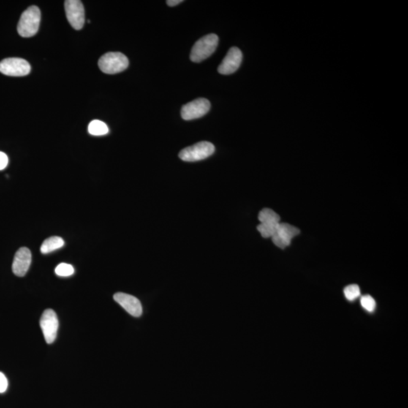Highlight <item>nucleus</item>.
Instances as JSON below:
<instances>
[{
  "label": "nucleus",
  "mask_w": 408,
  "mask_h": 408,
  "mask_svg": "<svg viewBox=\"0 0 408 408\" xmlns=\"http://www.w3.org/2000/svg\"><path fill=\"white\" fill-rule=\"evenodd\" d=\"M280 219L279 215L271 209H263L259 214L260 223H280Z\"/></svg>",
  "instance_id": "nucleus-15"
},
{
  "label": "nucleus",
  "mask_w": 408,
  "mask_h": 408,
  "mask_svg": "<svg viewBox=\"0 0 408 408\" xmlns=\"http://www.w3.org/2000/svg\"><path fill=\"white\" fill-rule=\"evenodd\" d=\"M243 59L242 52L237 47H232L218 67L219 74L229 75L233 74L240 67Z\"/></svg>",
  "instance_id": "nucleus-10"
},
{
  "label": "nucleus",
  "mask_w": 408,
  "mask_h": 408,
  "mask_svg": "<svg viewBox=\"0 0 408 408\" xmlns=\"http://www.w3.org/2000/svg\"><path fill=\"white\" fill-rule=\"evenodd\" d=\"M210 102L206 99H197L183 106L181 115L185 120H191L202 118L208 113Z\"/></svg>",
  "instance_id": "nucleus-9"
},
{
  "label": "nucleus",
  "mask_w": 408,
  "mask_h": 408,
  "mask_svg": "<svg viewBox=\"0 0 408 408\" xmlns=\"http://www.w3.org/2000/svg\"><path fill=\"white\" fill-rule=\"evenodd\" d=\"M40 10L37 6H31L20 16L17 32L22 37H31L38 32L40 24Z\"/></svg>",
  "instance_id": "nucleus-1"
},
{
  "label": "nucleus",
  "mask_w": 408,
  "mask_h": 408,
  "mask_svg": "<svg viewBox=\"0 0 408 408\" xmlns=\"http://www.w3.org/2000/svg\"><path fill=\"white\" fill-rule=\"evenodd\" d=\"M129 66L127 57L120 52H108L101 57L99 67L104 74H115L125 71Z\"/></svg>",
  "instance_id": "nucleus-3"
},
{
  "label": "nucleus",
  "mask_w": 408,
  "mask_h": 408,
  "mask_svg": "<svg viewBox=\"0 0 408 408\" xmlns=\"http://www.w3.org/2000/svg\"><path fill=\"white\" fill-rule=\"evenodd\" d=\"M300 231L298 228L287 223L280 222L276 232L271 237L272 241L278 247L285 249L290 245L291 240L300 235Z\"/></svg>",
  "instance_id": "nucleus-8"
},
{
  "label": "nucleus",
  "mask_w": 408,
  "mask_h": 408,
  "mask_svg": "<svg viewBox=\"0 0 408 408\" xmlns=\"http://www.w3.org/2000/svg\"><path fill=\"white\" fill-rule=\"evenodd\" d=\"M8 388V380L6 376L0 372V393H3L6 391Z\"/></svg>",
  "instance_id": "nucleus-20"
},
{
  "label": "nucleus",
  "mask_w": 408,
  "mask_h": 408,
  "mask_svg": "<svg viewBox=\"0 0 408 408\" xmlns=\"http://www.w3.org/2000/svg\"><path fill=\"white\" fill-rule=\"evenodd\" d=\"M219 37L217 35L210 34L200 38L191 50L190 58L194 63H200L210 56L217 48Z\"/></svg>",
  "instance_id": "nucleus-2"
},
{
  "label": "nucleus",
  "mask_w": 408,
  "mask_h": 408,
  "mask_svg": "<svg viewBox=\"0 0 408 408\" xmlns=\"http://www.w3.org/2000/svg\"><path fill=\"white\" fill-rule=\"evenodd\" d=\"M360 304L365 310L370 312L374 311L376 308V302H375L374 299L369 295L362 297L361 300H360Z\"/></svg>",
  "instance_id": "nucleus-19"
},
{
  "label": "nucleus",
  "mask_w": 408,
  "mask_h": 408,
  "mask_svg": "<svg viewBox=\"0 0 408 408\" xmlns=\"http://www.w3.org/2000/svg\"><path fill=\"white\" fill-rule=\"evenodd\" d=\"M40 327L46 342L48 344H52L56 339L58 330V317L53 310L44 311L40 319Z\"/></svg>",
  "instance_id": "nucleus-7"
},
{
  "label": "nucleus",
  "mask_w": 408,
  "mask_h": 408,
  "mask_svg": "<svg viewBox=\"0 0 408 408\" xmlns=\"http://www.w3.org/2000/svg\"><path fill=\"white\" fill-rule=\"evenodd\" d=\"M114 300L133 317L139 318L142 315V304L133 296L124 292H117L114 296Z\"/></svg>",
  "instance_id": "nucleus-11"
},
{
  "label": "nucleus",
  "mask_w": 408,
  "mask_h": 408,
  "mask_svg": "<svg viewBox=\"0 0 408 408\" xmlns=\"http://www.w3.org/2000/svg\"><path fill=\"white\" fill-rule=\"evenodd\" d=\"M344 294L348 300L354 301L360 295V288L356 284H352L344 289Z\"/></svg>",
  "instance_id": "nucleus-17"
},
{
  "label": "nucleus",
  "mask_w": 408,
  "mask_h": 408,
  "mask_svg": "<svg viewBox=\"0 0 408 408\" xmlns=\"http://www.w3.org/2000/svg\"><path fill=\"white\" fill-rule=\"evenodd\" d=\"M9 164V158L6 153L0 151V170H4Z\"/></svg>",
  "instance_id": "nucleus-21"
},
{
  "label": "nucleus",
  "mask_w": 408,
  "mask_h": 408,
  "mask_svg": "<svg viewBox=\"0 0 408 408\" xmlns=\"http://www.w3.org/2000/svg\"><path fill=\"white\" fill-rule=\"evenodd\" d=\"M74 273V268L72 265L67 263H61L55 268V274L58 276L68 277Z\"/></svg>",
  "instance_id": "nucleus-18"
},
{
  "label": "nucleus",
  "mask_w": 408,
  "mask_h": 408,
  "mask_svg": "<svg viewBox=\"0 0 408 408\" xmlns=\"http://www.w3.org/2000/svg\"><path fill=\"white\" fill-rule=\"evenodd\" d=\"M88 131L91 135L100 136L108 133L109 129L107 125L101 120H93L88 126Z\"/></svg>",
  "instance_id": "nucleus-14"
},
{
  "label": "nucleus",
  "mask_w": 408,
  "mask_h": 408,
  "mask_svg": "<svg viewBox=\"0 0 408 408\" xmlns=\"http://www.w3.org/2000/svg\"><path fill=\"white\" fill-rule=\"evenodd\" d=\"M64 245V241L60 237L54 236L46 239L41 246L40 251L42 254H50L56 250L60 249Z\"/></svg>",
  "instance_id": "nucleus-13"
},
{
  "label": "nucleus",
  "mask_w": 408,
  "mask_h": 408,
  "mask_svg": "<svg viewBox=\"0 0 408 408\" xmlns=\"http://www.w3.org/2000/svg\"><path fill=\"white\" fill-rule=\"evenodd\" d=\"M68 22L76 30H81L85 23V10L79 0H67L64 3Z\"/></svg>",
  "instance_id": "nucleus-6"
},
{
  "label": "nucleus",
  "mask_w": 408,
  "mask_h": 408,
  "mask_svg": "<svg viewBox=\"0 0 408 408\" xmlns=\"http://www.w3.org/2000/svg\"><path fill=\"white\" fill-rule=\"evenodd\" d=\"M215 151V147L209 142H200L187 147L180 151L178 156L186 162H196L211 156Z\"/></svg>",
  "instance_id": "nucleus-4"
},
{
  "label": "nucleus",
  "mask_w": 408,
  "mask_h": 408,
  "mask_svg": "<svg viewBox=\"0 0 408 408\" xmlns=\"http://www.w3.org/2000/svg\"><path fill=\"white\" fill-rule=\"evenodd\" d=\"M31 252L28 248L21 247L17 251L12 264V271L17 277L26 275L31 264Z\"/></svg>",
  "instance_id": "nucleus-12"
},
{
  "label": "nucleus",
  "mask_w": 408,
  "mask_h": 408,
  "mask_svg": "<svg viewBox=\"0 0 408 408\" xmlns=\"http://www.w3.org/2000/svg\"><path fill=\"white\" fill-rule=\"evenodd\" d=\"M31 65L26 60L9 58L0 62V72L10 77H24L31 72Z\"/></svg>",
  "instance_id": "nucleus-5"
},
{
  "label": "nucleus",
  "mask_w": 408,
  "mask_h": 408,
  "mask_svg": "<svg viewBox=\"0 0 408 408\" xmlns=\"http://www.w3.org/2000/svg\"><path fill=\"white\" fill-rule=\"evenodd\" d=\"M183 0H168V1H167V4L169 6H175L183 3Z\"/></svg>",
  "instance_id": "nucleus-22"
},
{
  "label": "nucleus",
  "mask_w": 408,
  "mask_h": 408,
  "mask_svg": "<svg viewBox=\"0 0 408 408\" xmlns=\"http://www.w3.org/2000/svg\"><path fill=\"white\" fill-rule=\"evenodd\" d=\"M278 224L279 223H260L257 226V230L263 238H271L276 232Z\"/></svg>",
  "instance_id": "nucleus-16"
}]
</instances>
